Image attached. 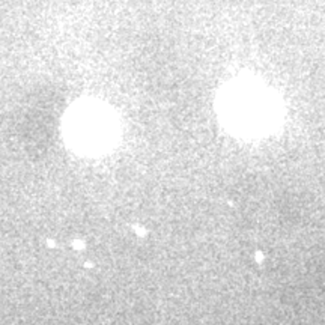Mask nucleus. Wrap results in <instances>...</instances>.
Returning a JSON list of instances; mask_svg holds the SVG:
<instances>
[{
	"label": "nucleus",
	"mask_w": 325,
	"mask_h": 325,
	"mask_svg": "<svg viewBox=\"0 0 325 325\" xmlns=\"http://www.w3.org/2000/svg\"><path fill=\"white\" fill-rule=\"evenodd\" d=\"M71 133L86 146L96 145V133H102V117L94 108H83L75 113L71 121Z\"/></svg>",
	"instance_id": "f257e3e1"
}]
</instances>
